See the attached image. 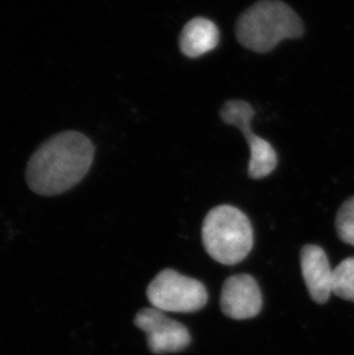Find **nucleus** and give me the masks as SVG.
<instances>
[{
  "label": "nucleus",
  "instance_id": "nucleus-9",
  "mask_svg": "<svg viewBox=\"0 0 354 355\" xmlns=\"http://www.w3.org/2000/svg\"><path fill=\"white\" fill-rule=\"evenodd\" d=\"M220 40L217 24L206 17H194L180 33V47L187 58H198L213 51Z\"/></svg>",
  "mask_w": 354,
  "mask_h": 355
},
{
  "label": "nucleus",
  "instance_id": "nucleus-4",
  "mask_svg": "<svg viewBox=\"0 0 354 355\" xmlns=\"http://www.w3.org/2000/svg\"><path fill=\"white\" fill-rule=\"evenodd\" d=\"M147 299L162 312L194 313L208 302V291L201 282L173 269H165L151 282Z\"/></svg>",
  "mask_w": 354,
  "mask_h": 355
},
{
  "label": "nucleus",
  "instance_id": "nucleus-11",
  "mask_svg": "<svg viewBox=\"0 0 354 355\" xmlns=\"http://www.w3.org/2000/svg\"><path fill=\"white\" fill-rule=\"evenodd\" d=\"M335 223L339 239L354 246V197L348 198L342 204Z\"/></svg>",
  "mask_w": 354,
  "mask_h": 355
},
{
  "label": "nucleus",
  "instance_id": "nucleus-8",
  "mask_svg": "<svg viewBox=\"0 0 354 355\" xmlns=\"http://www.w3.org/2000/svg\"><path fill=\"white\" fill-rule=\"evenodd\" d=\"M301 272L311 298L324 304L332 293V269L323 248L306 245L301 252Z\"/></svg>",
  "mask_w": 354,
  "mask_h": 355
},
{
  "label": "nucleus",
  "instance_id": "nucleus-3",
  "mask_svg": "<svg viewBox=\"0 0 354 355\" xmlns=\"http://www.w3.org/2000/svg\"><path fill=\"white\" fill-rule=\"evenodd\" d=\"M201 236L206 252L222 265L239 263L253 246L250 220L243 211L230 205H221L208 211Z\"/></svg>",
  "mask_w": 354,
  "mask_h": 355
},
{
  "label": "nucleus",
  "instance_id": "nucleus-6",
  "mask_svg": "<svg viewBox=\"0 0 354 355\" xmlns=\"http://www.w3.org/2000/svg\"><path fill=\"white\" fill-rule=\"evenodd\" d=\"M135 325L146 334L151 352L155 354L180 352L191 342L187 329L165 315L160 309H143L135 316Z\"/></svg>",
  "mask_w": 354,
  "mask_h": 355
},
{
  "label": "nucleus",
  "instance_id": "nucleus-2",
  "mask_svg": "<svg viewBox=\"0 0 354 355\" xmlns=\"http://www.w3.org/2000/svg\"><path fill=\"white\" fill-rule=\"evenodd\" d=\"M304 34V24L289 5L280 0H261L242 14L236 36L242 46L257 53L273 50L284 40Z\"/></svg>",
  "mask_w": 354,
  "mask_h": 355
},
{
  "label": "nucleus",
  "instance_id": "nucleus-5",
  "mask_svg": "<svg viewBox=\"0 0 354 355\" xmlns=\"http://www.w3.org/2000/svg\"><path fill=\"white\" fill-rule=\"evenodd\" d=\"M255 112L248 101L235 99L224 103L220 116L224 123L237 127L243 132L250 148L248 176L253 180L267 178L278 166V155L271 143L254 135L251 121Z\"/></svg>",
  "mask_w": 354,
  "mask_h": 355
},
{
  "label": "nucleus",
  "instance_id": "nucleus-7",
  "mask_svg": "<svg viewBox=\"0 0 354 355\" xmlns=\"http://www.w3.org/2000/svg\"><path fill=\"white\" fill-rule=\"evenodd\" d=\"M224 315L248 320L260 313L262 297L257 281L248 274L231 276L224 282L220 300Z\"/></svg>",
  "mask_w": 354,
  "mask_h": 355
},
{
  "label": "nucleus",
  "instance_id": "nucleus-10",
  "mask_svg": "<svg viewBox=\"0 0 354 355\" xmlns=\"http://www.w3.org/2000/svg\"><path fill=\"white\" fill-rule=\"evenodd\" d=\"M332 293L354 302V257L345 259L334 269Z\"/></svg>",
  "mask_w": 354,
  "mask_h": 355
},
{
  "label": "nucleus",
  "instance_id": "nucleus-1",
  "mask_svg": "<svg viewBox=\"0 0 354 355\" xmlns=\"http://www.w3.org/2000/svg\"><path fill=\"white\" fill-rule=\"evenodd\" d=\"M94 159L90 138L80 131L59 132L44 141L28 161V187L44 197L65 193L87 176Z\"/></svg>",
  "mask_w": 354,
  "mask_h": 355
}]
</instances>
